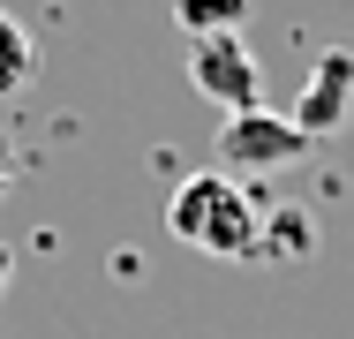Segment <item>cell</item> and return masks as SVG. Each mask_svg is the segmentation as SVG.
Instances as JSON below:
<instances>
[{
  "mask_svg": "<svg viewBox=\"0 0 354 339\" xmlns=\"http://www.w3.org/2000/svg\"><path fill=\"white\" fill-rule=\"evenodd\" d=\"M30 68H38V53H30V30L0 8V98H15L23 83H30Z\"/></svg>",
  "mask_w": 354,
  "mask_h": 339,
  "instance_id": "52a82bcc",
  "label": "cell"
},
{
  "mask_svg": "<svg viewBox=\"0 0 354 339\" xmlns=\"http://www.w3.org/2000/svg\"><path fill=\"white\" fill-rule=\"evenodd\" d=\"M347 113H354V53L332 46V53L309 61V83H301V98H294L286 121L301 136H332V129H347Z\"/></svg>",
  "mask_w": 354,
  "mask_h": 339,
  "instance_id": "277c9868",
  "label": "cell"
},
{
  "mask_svg": "<svg viewBox=\"0 0 354 339\" xmlns=\"http://www.w3.org/2000/svg\"><path fill=\"white\" fill-rule=\"evenodd\" d=\"M317 257V219L309 203H279L257 219V264H309Z\"/></svg>",
  "mask_w": 354,
  "mask_h": 339,
  "instance_id": "5b68a950",
  "label": "cell"
},
{
  "mask_svg": "<svg viewBox=\"0 0 354 339\" xmlns=\"http://www.w3.org/2000/svg\"><path fill=\"white\" fill-rule=\"evenodd\" d=\"M309 151V136L294 129L286 113H272V106H249V113H226L218 121V174H279V166H294Z\"/></svg>",
  "mask_w": 354,
  "mask_h": 339,
  "instance_id": "3957f363",
  "label": "cell"
},
{
  "mask_svg": "<svg viewBox=\"0 0 354 339\" xmlns=\"http://www.w3.org/2000/svg\"><path fill=\"white\" fill-rule=\"evenodd\" d=\"M8 189H15V143L0 136V196H8Z\"/></svg>",
  "mask_w": 354,
  "mask_h": 339,
  "instance_id": "ba28073f",
  "label": "cell"
},
{
  "mask_svg": "<svg viewBox=\"0 0 354 339\" xmlns=\"http://www.w3.org/2000/svg\"><path fill=\"white\" fill-rule=\"evenodd\" d=\"M8 279H15V249H0V294H8Z\"/></svg>",
  "mask_w": 354,
  "mask_h": 339,
  "instance_id": "9c48e42d",
  "label": "cell"
},
{
  "mask_svg": "<svg viewBox=\"0 0 354 339\" xmlns=\"http://www.w3.org/2000/svg\"><path fill=\"white\" fill-rule=\"evenodd\" d=\"M189 91L212 98L218 113L264 106V68L249 53V38H241V30H226V38H189Z\"/></svg>",
  "mask_w": 354,
  "mask_h": 339,
  "instance_id": "7a4b0ae2",
  "label": "cell"
},
{
  "mask_svg": "<svg viewBox=\"0 0 354 339\" xmlns=\"http://www.w3.org/2000/svg\"><path fill=\"white\" fill-rule=\"evenodd\" d=\"M257 219H264V203L234 174H189L166 203V234L218 264H257Z\"/></svg>",
  "mask_w": 354,
  "mask_h": 339,
  "instance_id": "6da1fadb",
  "label": "cell"
},
{
  "mask_svg": "<svg viewBox=\"0 0 354 339\" xmlns=\"http://www.w3.org/2000/svg\"><path fill=\"white\" fill-rule=\"evenodd\" d=\"M174 23L189 38H226V30L249 23V0H174Z\"/></svg>",
  "mask_w": 354,
  "mask_h": 339,
  "instance_id": "8992f818",
  "label": "cell"
}]
</instances>
